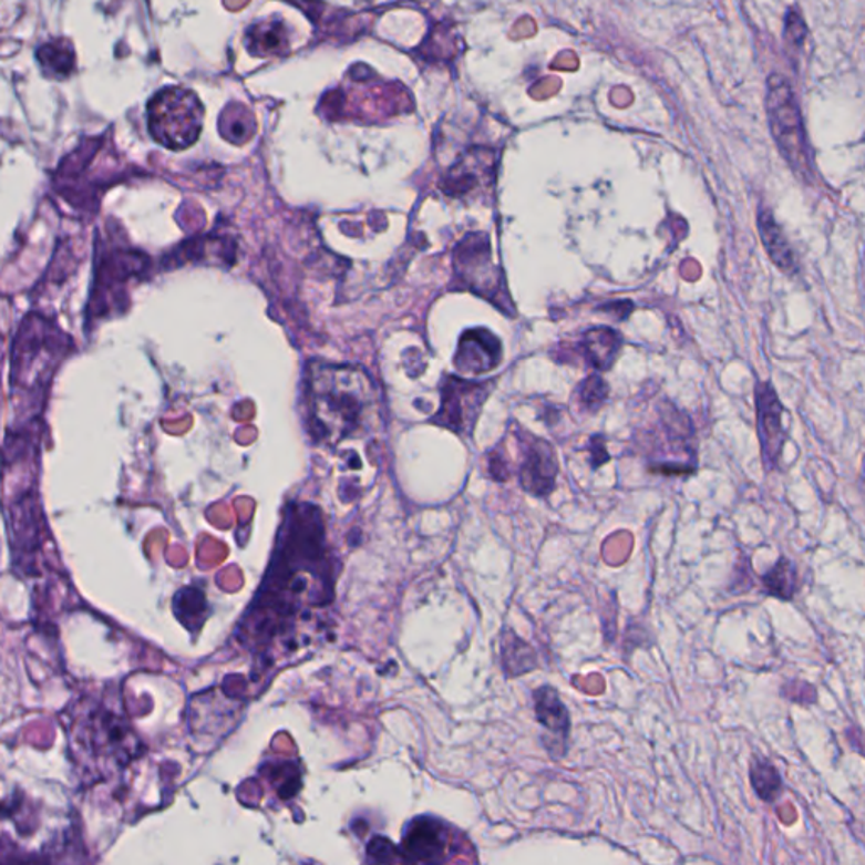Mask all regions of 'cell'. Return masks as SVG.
I'll return each mask as SVG.
<instances>
[{
  "mask_svg": "<svg viewBox=\"0 0 865 865\" xmlns=\"http://www.w3.org/2000/svg\"><path fill=\"white\" fill-rule=\"evenodd\" d=\"M374 404L372 382L359 369L317 365L311 371L310 413L318 439L339 443L353 435Z\"/></svg>",
  "mask_w": 865,
  "mask_h": 865,
  "instance_id": "1",
  "label": "cell"
},
{
  "mask_svg": "<svg viewBox=\"0 0 865 865\" xmlns=\"http://www.w3.org/2000/svg\"><path fill=\"white\" fill-rule=\"evenodd\" d=\"M766 111L771 134L784 159L800 178L812 182L813 161L802 112L784 76L771 75L768 79Z\"/></svg>",
  "mask_w": 865,
  "mask_h": 865,
  "instance_id": "2",
  "label": "cell"
},
{
  "mask_svg": "<svg viewBox=\"0 0 865 865\" xmlns=\"http://www.w3.org/2000/svg\"><path fill=\"white\" fill-rule=\"evenodd\" d=\"M147 125L157 143L169 150H186L202 132L204 105L192 90L166 86L147 104Z\"/></svg>",
  "mask_w": 865,
  "mask_h": 865,
  "instance_id": "3",
  "label": "cell"
},
{
  "mask_svg": "<svg viewBox=\"0 0 865 865\" xmlns=\"http://www.w3.org/2000/svg\"><path fill=\"white\" fill-rule=\"evenodd\" d=\"M755 410H758V436L761 440L762 462L766 471L780 465L781 453L786 443L783 424L784 408L771 382L755 384Z\"/></svg>",
  "mask_w": 865,
  "mask_h": 865,
  "instance_id": "4",
  "label": "cell"
},
{
  "mask_svg": "<svg viewBox=\"0 0 865 865\" xmlns=\"http://www.w3.org/2000/svg\"><path fill=\"white\" fill-rule=\"evenodd\" d=\"M536 720L548 730L552 739H545L546 751L552 759H562L567 754V741L570 738L571 719L567 706L563 703L556 688L545 684L536 688L535 693Z\"/></svg>",
  "mask_w": 865,
  "mask_h": 865,
  "instance_id": "5",
  "label": "cell"
},
{
  "mask_svg": "<svg viewBox=\"0 0 865 865\" xmlns=\"http://www.w3.org/2000/svg\"><path fill=\"white\" fill-rule=\"evenodd\" d=\"M558 462L549 443L535 439L527 446L526 459L521 467V485L536 497H546L556 487Z\"/></svg>",
  "mask_w": 865,
  "mask_h": 865,
  "instance_id": "6",
  "label": "cell"
},
{
  "mask_svg": "<svg viewBox=\"0 0 865 865\" xmlns=\"http://www.w3.org/2000/svg\"><path fill=\"white\" fill-rule=\"evenodd\" d=\"M571 349L594 368L595 371H607L612 368L622 349V337L609 327H595L585 331L580 342Z\"/></svg>",
  "mask_w": 865,
  "mask_h": 865,
  "instance_id": "7",
  "label": "cell"
},
{
  "mask_svg": "<svg viewBox=\"0 0 865 865\" xmlns=\"http://www.w3.org/2000/svg\"><path fill=\"white\" fill-rule=\"evenodd\" d=\"M501 356H503V350L494 336L485 330L474 331L463 340L462 356H459V362L463 360L465 362L463 368L471 369L477 374V372L494 369L501 360Z\"/></svg>",
  "mask_w": 865,
  "mask_h": 865,
  "instance_id": "8",
  "label": "cell"
},
{
  "mask_svg": "<svg viewBox=\"0 0 865 865\" xmlns=\"http://www.w3.org/2000/svg\"><path fill=\"white\" fill-rule=\"evenodd\" d=\"M759 234H761L762 244L766 247L771 260L778 268L787 275L796 272V259H794L793 249L784 236L783 228L778 225L776 218L770 210L759 212L758 217Z\"/></svg>",
  "mask_w": 865,
  "mask_h": 865,
  "instance_id": "9",
  "label": "cell"
},
{
  "mask_svg": "<svg viewBox=\"0 0 865 865\" xmlns=\"http://www.w3.org/2000/svg\"><path fill=\"white\" fill-rule=\"evenodd\" d=\"M37 60L47 79L63 82L75 72V48L70 40H53L41 44L37 50Z\"/></svg>",
  "mask_w": 865,
  "mask_h": 865,
  "instance_id": "10",
  "label": "cell"
},
{
  "mask_svg": "<svg viewBox=\"0 0 865 865\" xmlns=\"http://www.w3.org/2000/svg\"><path fill=\"white\" fill-rule=\"evenodd\" d=\"M288 47V29L278 19L259 22L247 34V48L259 56L285 53Z\"/></svg>",
  "mask_w": 865,
  "mask_h": 865,
  "instance_id": "11",
  "label": "cell"
},
{
  "mask_svg": "<svg viewBox=\"0 0 865 865\" xmlns=\"http://www.w3.org/2000/svg\"><path fill=\"white\" fill-rule=\"evenodd\" d=\"M445 835L439 825H431L426 822L423 825L414 823L411 826V835L406 838V845L410 847L411 858L414 861L439 862L442 861L443 851H445Z\"/></svg>",
  "mask_w": 865,
  "mask_h": 865,
  "instance_id": "12",
  "label": "cell"
},
{
  "mask_svg": "<svg viewBox=\"0 0 865 865\" xmlns=\"http://www.w3.org/2000/svg\"><path fill=\"white\" fill-rule=\"evenodd\" d=\"M503 667L507 678H517L538 668L535 649L513 630L503 636Z\"/></svg>",
  "mask_w": 865,
  "mask_h": 865,
  "instance_id": "13",
  "label": "cell"
},
{
  "mask_svg": "<svg viewBox=\"0 0 865 865\" xmlns=\"http://www.w3.org/2000/svg\"><path fill=\"white\" fill-rule=\"evenodd\" d=\"M762 587L771 597L793 600L797 591V568L791 559L780 558L774 567L762 577Z\"/></svg>",
  "mask_w": 865,
  "mask_h": 865,
  "instance_id": "14",
  "label": "cell"
},
{
  "mask_svg": "<svg viewBox=\"0 0 865 865\" xmlns=\"http://www.w3.org/2000/svg\"><path fill=\"white\" fill-rule=\"evenodd\" d=\"M749 776H751L752 790L758 794L759 800L764 803L776 802L783 791V780L773 762L764 758H754Z\"/></svg>",
  "mask_w": 865,
  "mask_h": 865,
  "instance_id": "15",
  "label": "cell"
},
{
  "mask_svg": "<svg viewBox=\"0 0 865 865\" xmlns=\"http://www.w3.org/2000/svg\"><path fill=\"white\" fill-rule=\"evenodd\" d=\"M220 131L225 140L231 143L244 144L249 137H253L256 131L253 112L240 104H230L220 117Z\"/></svg>",
  "mask_w": 865,
  "mask_h": 865,
  "instance_id": "16",
  "label": "cell"
},
{
  "mask_svg": "<svg viewBox=\"0 0 865 865\" xmlns=\"http://www.w3.org/2000/svg\"><path fill=\"white\" fill-rule=\"evenodd\" d=\"M607 398H609V385L598 374L588 375L584 382L578 384L577 392H575L578 406L584 411H590V413L600 410L606 404Z\"/></svg>",
  "mask_w": 865,
  "mask_h": 865,
  "instance_id": "17",
  "label": "cell"
},
{
  "mask_svg": "<svg viewBox=\"0 0 865 865\" xmlns=\"http://www.w3.org/2000/svg\"><path fill=\"white\" fill-rule=\"evenodd\" d=\"M781 694L791 700V702L802 703V706H810V703L816 702L815 687L803 680L787 681L781 688Z\"/></svg>",
  "mask_w": 865,
  "mask_h": 865,
  "instance_id": "18",
  "label": "cell"
},
{
  "mask_svg": "<svg viewBox=\"0 0 865 865\" xmlns=\"http://www.w3.org/2000/svg\"><path fill=\"white\" fill-rule=\"evenodd\" d=\"M809 29H806L805 21H803L802 14L796 11H790L786 16V41L794 47H802L805 41Z\"/></svg>",
  "mask_w": 865,
  "mask_h": 865,
  "instance_id": "19",
  "label": "cell"
},
{
  "mask_svg": "<svg viewBox=\"0 0 865 865\" xmlns=\"http://www.w3.org/2000/svg\"><path fill=\"white\" fill-rule=\"evenodd\" d=\"M590 452L591 467L594 468L600 467V465H604V463L610 459L609 453H607L606 450V443H604V440L600 439V436H594V439H591Z\"/></svg>",
  "mask_w": 865,
  "mask_h": 865,
  "instance_id": "20",
  "label": "cell"
},
{
  "mask_svg": "<svg viewBox=\"0 0 865 865\" xmlns=\"http://www.w3.org/2000/svg\"><path fill=\"white\" fill-rule=\"evenodd\" d=\"M604 311H607V313H614V311L617 310L616 318L617 320H626L627 317H629L630 311L635 310V307H632V303L630 301H619V303H607V307H603Z\"/></svg>",
  "mask_w": 865,
  "mask_h": 865,
  "instance_id": "21",
  "label": "cell"
}]
</instances>
